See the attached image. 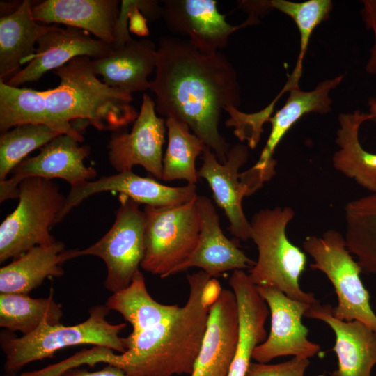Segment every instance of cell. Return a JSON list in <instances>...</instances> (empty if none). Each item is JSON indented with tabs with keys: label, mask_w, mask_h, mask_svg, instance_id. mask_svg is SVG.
Returning a JSON list of instances; mask_svg holds the SVG:
<instances>
[{
	"label": "cell",
	"mask_w": 376,
	"mask_h": 376,
	"mask_svg": "<svg viewBox=\"0 0 376 376\" xmlns=\"http://www.w3.org/2000/svg\"><path fill=\"white\" fill-rule=\"evenodd\" d=\"M196 203L201 221L197 245L190 256L175 268L169 276L192 267L200 268L214 279L228 271L251 269L256 261L224 235L212 201L198 194Z\"/></svg>",
	"instance_id": "ac0fdd59"
},
{
	"label": "cell",
	"mask_w": 376,
	"mask_h": 376,
	"mask_svg": "<svg viewBox=\"0 0 376 376\" xmlns=\"http://www.w3.org/2000/svg\"><path fill=\"white\" fill-rule=\"evenodd\" d=\"M304 317L323 322L335 334L333 351L338 368L330 376H371L376 365L375 331L359 321L336 318L333 306L318 300L311 304Z\"/></svg>",
	"instance_id": "ffe728a7"
},
{
	"label": "cell",
	"mask_w": 376,
	"mask_h": 376,
	"mask_svg": "<svg viewBox=\"0 0 376 376\" xmlns=\"http://www.w3.org/2000/svg\"><path fill=\"white\" fill-rule=\"evenodd\" d=\"M294 217L292 208L279 206L253 214L250 239L256 245L258 259L248 275L256 286L274 288L292 299L312 304L318 301L314 294L305 292L299 284L306 255L286 235Z\"/></svg>",
	"instance_id": "277c9868"
},
{
	"label": "cell",
	"mask_w": 376,
	"mask_h": 376,
	"mask_svg": "<svg viewBox=\"0 0 376 376\" xmlns=\"http://www.w3.org/2000/svg\"><path fill=\"white\" fill-rule=\"evenodd\" d=\"M347 247L362 272L376 275V193L354 199L345 207Z\"/></svg>",
	"instance_id": "f1b7e54d"
},
{
	"label": "cell",
	"mask_w": 376,
	"mask_h": 376,
	"mask_svg": "<svg viewBox=\"0 0 376 376\" xmlns=\"http://www.w3.org/2000/svg\"><path fill=\"white\" fill-rule=\"evenodd\" d=\"M90 150L88 146H80L72 136L59 134L38 155L19 164L9 178L0 181V202L18 198V185L26 178H61L74 187L95 178L96 169L84 163Z\"/></svg>",
	"instance_id": "7c38bea8"
},
{
	"label": "cell",
	"mask_w": 376,
	"mask_h": 376,
	"mask_svg": "<svg viewBox=\"0 0 376 376\" xmlns=\"http://www.w3.org/2000/svg\"><path fill=\"white\" fill-rule=\"evenodd\" d=\"M166 134V119L157 114L155 102L144 93L131 131L112 133L107 145L109 163L118 173L141 166L154 178L162 180Z\"/></svg>",
	"instance_id": "8fae6325"
},
{
	"label": "cell",
	"mask_w": 376,
	"mask_h": 376,
	"mask_svg": "<svg viewBox=\"0 0 376 376\" xmlns=\"http://www.w3.org/2000/svg\"><path fill=\"white\" fill-rule=\"evenodd\" d=\"M371 120L368 113L360 110L339 114L336 138L339 148L333 155L332 163L338 171L373 194L376 193V153L366 150L359 141L361 125Z\"/></svg>",
	"instance_id": "484cf974"
},
{
	"label": "cell",
	"mask_w": 376,
	"mask_h": 376,
	"mask_svg": "<svg viewBox=\"0 0 376 376\" xmlns=\"http://www.w3.org/2000/svg\"><path fill=\"white\" fill-rule=\"evenodd\" d=\"M24 124L45 125L77 139L71 132L49 114L46 91L13 86L0 79L1 134Z\"/></svg>",
	"instance_id": "4316f807"
},
{
	"label": "cell",
	"mask_w": 376,
	"mask_h": 376,
	"mask_svg": "<svg viewBox=\"0 0 376 376\" xmlns=\"http://www.w3.org/2000/svg\"><path fill=\"white\" fill-rule=\"evenodd\" d=\"M59 376H130L123 370L112 365H107L97 371H88L78 368H71L62 373Z\"/></svg>",
	"instance_id": "d590c367"
},
{
	"label": "cell",
	"mask_w": 376,
	"mask_h": 376,
	"mask_svg": "<svg viewBox=\"0 0 376 376\" xmlns=\"http://www.w3.org/2000/svg\"><path fill=\"white\" fill-rule=\"evenodd\" d=\"M309 364V359L300 357H293L288 361L273 364L251 361L246 376H304Z\"/></svg>",
	"instance_id": "836d02e7"
},
{
	"label": "cell",
	"mask_w": 376,
	"mask_h": 376,
	"mask_svg": "<svg viewBox=\"0 0 376 376\" xmlns=\"http://www.w3.org/2000/svg\"><path fill=\"white\" fill-rule=\"evenodd\" d=\"M62 133L45 125L24 124L0 136V181L36 149L41 148Z\"/></svg>",
	"instance_id": "d6a6232c"
},
{
	"label": "cell",
	"mask_w": 376,
	"mask_h": 376,
	"mask_svg": "<svg viewBox=\"0 0 376 376\" xmlns=\"http://www.w3.org/2000/svg\"><path fill=\"white\" fill-rule=\"evenodd\" d=\"M31 61L6 82L19 86L38 81L47 72L62 67L77 56L91 59L104 58L113 50L112 45L91 36V33L73 26H58L41 36Z\"/></svg>",
	"instance_id": "e0dca14e"
},
{
	"label": "cell",
	"mask_w": 376,
	"mask_h": 376,
	"mask_svg": "<svg viewBox=\"0 0 376 376\" xmlns=\"http://www.w3.org/2000/svg\"><path fill=\"white\" fill-rule=\"evenodd\" d=\"M61 304L55 301L53 290L45 298H32L29 294L0 293V327L29 335L42 324L61 323Z\"/></svg>",
	"instance_id": "f546056e"
},
{
	"label": "cell",
	"mask_w": 376,
	"mask_h": 376,
	"mask_svg": "<svg viewBox=\"0 0 376 376\" xmlns=\"http://www.w3.org/2000/svg\"><path fill=\"white\" fill-rule=\"evenodd\" d=\"M115 221L97 242L81 249H72V258L83 256L100 258L107 267L105 288L116 292L127 287L141 267L145 252L146 217L139 203L120 194Z\"/></svg>",
	"instance_id": "9c48e42d"
},
{
	"label": "cell",
	"mask_w": 376,
	"mask_h": 376,
	"mask_svg": "<svg viewBox=\"0 0 376 376\" xmlns=\"http://www.w3.org/2000/svg\"><path fill=\"white\" fill-rule=\"evenodd\" d=\"M238 329L235 295L231 290L223 288L210 308L205 334L190 376H228Z\"/></svg>",
	"instance_id": "d6986e66"
},
{
	"label": "cell",
	"mask_w": 376,
	"mask_h": 376,
	"mask_svg": "<svg viewBox=\"0 0 376 376\" xmlns=\"http://www.w3.org/2000/svg\"><path fill=\"white\" fill-rule=\"evenodd\" d=\"M161 17L173 33L187 40L203 54H213L226 47L229 37L237 30L257 24L248 17L242 24L228 23L226 15L217 8L214 0L162 1Z\"/></svg>",
	"instance_id": "5bb4252c"
},
{
	"label": "cell",
	"mask_w": 376,
	"mask_h": 376,
	"mask_svg": "<svg viewBox=\"0 0 376 376\" xmlns=\"http://www.w3.org/2000/svg\"><path fill=\"white\" fill-rule=\"evenodd\" d=\"M109 311L119 313L129 322L136 335L157 324L173 313L178 304H163L154 299L147 290L143 274L138 270L130 285L113 292L107 299Z\"/></svg>",
	"instance_id": "83f0119b"
},
{
	"label": "cell",
	"mask_w": 376,
	"mask_h": 376,
	"mask_svg": "<svg viewBox=\"0 0 376 376\" xmlns=\"http://www.w3.org/2000/svg\"><path fill=\"white\" fill-rule=\"evenodd\" d=\"M17 375L15 373H6L3 376H16Z\"/></svg>",
	"instance_id": "74e56055"
},
{
	"label": "cell",
	"mask_w": 376,
	"mask_h": 376,
	"mask_svg": "<svg viewBox=\"0 0 376 376\" xmlns=\"http://www.w3.org/2000/svg\"><path fill=\"white\" fill-rule=\"evenodd\" d=\"M196 196L172 207L145 206V252L141 263L144 271L169 277L194 251L201 228Z\"/></svg>",
	"instance_id": "ba28073f"
},
{
	"label": "cell",
	"mask_w": 376,
	"mask_h": 376,
	"mask_svg": "<svg viewBox=\"0 0 376 376\" xmlns=\"http://www.w3.org/2000/svg\"><path fill=\"white\" fill-rule=\"evenodd\" d=\"M109 311L106 305H96L90 308L88 318L81 323L65 326L45 322L33 333L19 338L1 332L0 345L6 358V373H15L30 363L51 358L63 348L79 345L125 352L123 338L119 334L127 324L110 323L107 320Z\"/></svg>",
	"instance_id": "5b68a950"
},
{
	"label": "cell",
	"mask_w": 376,
	"mask_h": 376,
	"mask_svg": "<svg viewBox=\"0 0 376 376\" xmlns=\"http://www.w3.org/2000/svg\"><path fill=\"white\" fill-rule=\"evenodd\" d=\"M248 157L249 148L237 143L230 147L226 162L221 164L206 146L202 153V166L198 171V178L207 181L215 203L224 210L230 234L243 241L250 239L251 225L242 209L243 198L248 196L239 171Z\"/></svg>",
	"instance_id": "9a60e30c"
},
{
	"label": "cell",
	"mask_w": 376,
	"mask_h": 376,
	"mask_svg": "<svg viewBox=\"0 0 376 376\" xmlns=\"http://www.w3.org/2000/svg\"><path fill=\"white\" fill-rule=\"evenodd\" d=\"M210 278L202 270L187 274L185 304L157 324L123 338L126 350L116 354L113 366L130 376L190 375L215 302L204 291Z\"/></svg>",
	"instance_id": "7a4b0ae2"
},
{
	"label": "cell",
	"mask_w": 376,
	"mask_h": 376,
	"mask_svg": "<svg viewBox=\"0 0 376 376\" xmlns=\"http://www.w3.org/2000/svg\"><path fill=\"white\" fill-rule=\"evenodd\" d=\"M120 8L118 0H45L32 13L36 22L76 27L112 45Z\"/></svg>",
	"instance_id": "7402d4cb"
},
{
	"label": "cell",
	"mask_w": 376,
	"mask_h": 376,
	"mask_svg": "<svg viewBox=\"0 0 376 376\" xmlns=\"http://www.w3.org/2000/svg\"><path fill=\"white\" fill-rule=\"evenodd\" d=\"M19 203L0 226V263L56 240L49 233L59 222L66 196L49 179L29 178L18 185Z\"/></svg>",
	"instance_id": "8992f818"
},
{
	"label": "cell",
	"mask_w": 376,
	"mask_h": 376,
	"mask_svg": "<svg viewBox=\"0 0 376 376\" xmlns=\"http://www.w3.org/2000/svg\"><path fill=\"white\" fill-rule=\"evenodd\" d=\"M256 287L269 308L271 324L267 338L255 348L252 359L269 363L283 356L310 359L318 354L320 346L308 339V330L302 324L311 304L292 299L274 288Z\"/></svg>",
	"instance_id": "4fadbf2b"
},
{
	"label": "cell",
	"mask_w": 376,
	"mask_h": 376,
	"mask_svg": "<svg viewBox=\"0 0 376 376\" xmlns=\"http://www.w3.org/2000/svg\"><path fill=\"white\" fill-rule=\"evenodd\" d=\"M33 6L31 1L24 0L14 10L1 16L0 79L17 73L24 58L35 54L40 37L55 26L38 24L33 16Z\"/></svg>",
	"instance_id": "d4e9b609"
},
{
	"label": "cell",
	"mask_w": 376,
	"mask_h": 376,
	"mask_svg": "<svg viewBox=\"0 0 376 376\" xmlns=\"http://www.w3.org/2000/svg\"><path fill=\"white\" fill-rule=\"evenodd\" d=\"M344 76L320 81L313 90L302 91L299 86L291 88L283 106L269 118L271 131L258 160L246 171L240 173V179L249 195L259 189L276 173V161L273 155L282 139L290 129L306 114H325L331 110L330 91L343 81Z\"/></svg>",
	"instance_id": "30bf717a"
},
{
	"label": "cell",
	"mask_w": 376,
	"mask_h": 376,
	"mask_svg": "<svg viewBox=\"0 0 376 376\" xmlns=\"http://www.w3.org/2000/svg\"><path fill=\"white\" fill-rule=\"evenodd\" d=\"M62 242L33 247L0 269V293L29 294L49 277H61L62 265L72 259Z\"/></svg>",
	"instance_id": "cb8c5ba5"
},
{
	"label": "cell",
	"mask_w": 376,
	"mask_h": 376,
	"mask_svg": "<svg viewBox=\"0 0 376 376\" xmlns=\"http://www.w3.org/2000/svg\"><path fill=\"white\" fill-rule=\"evenodd\" d=\"M361 15L366 27L371 30L374 36L373 45L370 48L366 71L370 75L376 74V0H363Z\"/></svg>",
	"instance_id": "e575fe53"
},
{
	"label": "cell",
	"mask_w": 376,
	"mask_h": 376,
	"mask_svg": "<svg viewBox=\"0 0 376 376\" xmlns=\"http://www.w3.org/2000/svg\"><path fill=\"white\" fill-rule=\"evenodd\" d=\"M302 246L313 260L311 268L325 274L334 288L338 301L333 307L334 317L347 322L359 321L376 332V314L361 279L362 270L349 251L344 236L330 229L320 236L306 237Z\"/></svg>",
	"instance_id": "52a82bcc"
},
{
	"label": "cell",
	"mask_w": 376,
	"mask_h": 376,
	"mask_svg": "<svg viewBox=\"0 0 376 376\" xmlns=\"http://www.w3.org/2000/svg\"><path fill=\"white\" fill-rule=\"evenodd\" d=\"M157 49L150 39L132 38L109 56L92 59V68L109 86L130 94L144 91L150 89L148 77L156 68Z\"/></svg>",
	"instance_id": "603a6c76"
},
{
	"label": "cell",
	"mask_w": 376,
	"mask_h": 376,
	"mask_svg": "<svg viewBox=\"0 0 376 376\" xmlns=\"http://www.w3.org/2000/svg\"><path fill=\"white\" fill-rule=\"evenodd\" d=\"M167 147L163 157L162 180H184L188 184L198 181L195 162L206 145L184 123L166 118Z\"/></svg>",
	"instance_id": "4dcf8cb0"
},
{
	"label": "cell",
	"mask_w": 376,
	"mask_h": 376,
	"mask_svg": "<svg viewBox=\"0 0 376 376\" xmlns=\"http://www.w3.org/2000/svg\"><path fill=\"white\" fill-rule=\"evenodd\" d=\"M150 89L158 114L185 123L220 163L226 162L230 146L219 124L222 111L240 107L241 95L235 69L224 54H203L187 39L162 36Z\"/></svg>",
	"instance_id": "6da1fadb"
},
{
	"label": "cell",
	"mask_w": 376,
	"mask_h": 376,
	"mask_svg": "<svg viewBox=\"0 0 376 376\" xmlns=\"http://www.w3.org/2000/svg\"><path fill=\"white\" fill-rule=\"evenodd\" d=\"M229 285L237 305L239 329L235 352L228 376H246L255 348L267 337V304L244 270L233 271Z\"/></svg>",
	"instance_id": "44dd1931"
},
{
	"label": "cell",
	"mask_w": 376,
	"mask_h": 376,
	"mask_svg": "<svg viewBox=\"0 0 376 376\" xmlns=\"http://www.w3.org/2000/svg\"><path fill=\"white\" fill-rule=\"evenodd\" d=\"M369 109L368 113L372 116V120L376 123V95L371 97L368 100Z\"/></svg>",
	"instance_id": "8d00e7d4"
},
{
	"label": "cell",
	"mask_w": 376,
	"mask_h": 376,
	"mask_svg": "<svg viewBox=\"0 0 376 376\" xmlns=\"http://www.w3.org/2000/svg\"><path fill=\"white\" fill-rule=\"evenodd\" d=\"M270 10L276 9L289 16L297 26L300 38V49L295 67L285 86L288 88L299 86L303 61L315 29L329 18L333 9L331 0H308L293 2L287 0H265Z\"/></svg>",
	"instance_id": "1f68e13d"
},
{
	"label": "cell",
	"mask_w": 376,
	"mask_h": 376,
	"mask_svg": "<svg viewBox=\"0 0 376 376\" xmlns=\"http://www.w3.org/2000/svg\"><path fill=\"white\" fill-rule=\"evenodd\" d=\"M53 72L60 83L56 88L46 90L48 111L80 143L84 136L70 123L73 120H84L101 131L115 132L137 118L132 94L99 80L91 58L75 57Z\"/></svg>",
	"instance_id": "3957f363"
},
{
	"label": "cell",
	"mask_w": 376,
	"mask_h": 376,
	"mask_svg": "<svg viewBox=\"0 0 376 376\" xmlns=\"http://www.w3.org/2000/svg\"><path fill=\"white\" fill-rule=\"evenodd\" d=\"M195 184L182 187H169L151 177H141L132 171L103 176L95 181H86L71 187L66 196L64 209L59 221L84 200L95 194L113 191L125 195L136 202L155 207H172L186 203L194 198Z\"/></svg>",
	"instance_id": "2e32d148"
}]
</instances>
